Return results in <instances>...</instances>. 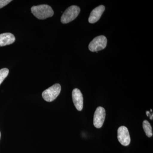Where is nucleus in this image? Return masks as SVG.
<instances>
[{"mask_svg": "<svg viewBox=\"0 0 153 153\" xmlns=\"http://www.w3.org/2000/svg\"><path fill=\"white\" fill-rule=\"evenodd\" d=\"M31 10L33 15L40 20H44L52 17L54 13L52 8L47 4L33 6Z\"/></svg>", "mask_w": 153, "mask_h": 153, "instance_id": "1", "label": "nucleus"}, {"mask_svg": "<svg viewBox=\"0 0 153 153\" xmlns=\"http://www.w3.org/2000/svg\"><path fill=\"white\" fill-rule=\"evenodd\" d=\"M78 6L73 5L68 8L63 13L61 18V22L63 24H68L74 20L80 13Z\"/></svg>", "mask_w": 153, "mask_h": 153, "instance_id": "2", "label": "nucleus"}, {"mask_svg": "<svg viewBox=\"0 0 153 153\" xmlns=\"http://www.w3.org/2000/svg\"><path fill=\"white\" fill-rule=\"evenodd\" d=\"M61 88L60 84L56 83L44 90L42 93V97L45 101L49 102L54 101L60 94Z\"/></svg>", "mask_w": 153, "mask_h": 153, "instance_id": "3", "label": "nucleus"}, {"mask_svg": "<svg viewBox=\"0 0 153 153\" xmlns=\"http://www.w3.org/2000/svg\"><path fill=\"white\" fill-rule=\"evenodd\" d=\"M107 39L105 36L95 37L88 45V49L92 52H97L104 49L106 47Z\"/></svg>", "mask_w": 153, "mask_h": 153, "instance_id": "4", "label": "nucleus"}, {"mask_svg": "<svg viewBox=\"0 0 153 153\" xmlns=\"http://www.w3.org/2000/svg\"><path fill=\"white\" fill-rule=\"evenodd\" d=\"M105 109L102 107H98L94 116L93 124L96 128H101L104 123L105 117Z\"/></svg>", "mask_w": 153, "mask_h": 153, "instance_id": "5", "label": "nucleus"}, {"mask_svg": "<svg viewBox=\"0 0 153 153\" xmlns=\"http://www.w3.org/2000/svg\"><path fill=\"white\" fill-rule=\"evenodd\" d=\"M117 138L121 144L128 146L131 142V138L128 129L124 126L120 127L117 130Z\"/></svg>", "mask_w": 153, "mask_h": 153, "instance_id": "6", "label": "nucleus"}, {"mask_svg": "<svg viewBox=\"0 0 153 153\" xmlns=\"http://www.w3.org/2000/svg\"><path fill=\"white\" fill-rule=\"evenodd\" d=\"M72 100L74 106L79 111H82L83 106V98L80 91L78 88H74L72 91Z\"/></svg>", "mask_w": 153, "mask_h": 153, "instance_id": "7", "label": "nucleus"}, {"mask_svg": "<svg viewBox=\"0 0 153 153\" xmlns=\"http://www.w3.org/2000/svg\"><path fill=\"white\" fill-rule=\"evenodd\" d=\"M105 10L104 6L100 5L97 7L91 13L88 18V22L91 24H94L100 19L102 15Z\"/></svg>", "mask_w": 153, "mask_h": 153, "instance_id": "8", "label": "nucleus"}, {"mask_svg": "<svg viewBox=\"0 0 153 153\" xmlns=\"http://www.w3.org/2000/svg\"><path fill=\"white\" fill-rule=\"evenodd\" d=\"M16 41L15 36L10 33L0 34V47L10 45Z\"/></svg>", "mask_w": 153, "mask_h": 153, "instance_id": "9", "label": "nucleus"}, {"mask_svg": "<svg viewBox=\"0 0 153 153\" xmlns=\"http://www.w3.org/2000/svg\"><path fill=\"white\" fill-rule=\"evenodd\" d=\"M143 128L147 136L151 137L153 136L152 129L150 123L147 120L144 121L143 123Z\"/></svg>", "mask_w": 153, "mask_h": 153, "instance_id": "10", "label": "nucleus"}, {"mask_svg": "<svg viewBox=\"0 0 153 153\" xmlns=\"http://www.w3.org/2000/svg\"><path fill=\"white\" fill-rule=\"evenodd\" d=\"M9 70L8 68H3L0 69V85L8 75Z\"/></svg>", "mask_w": 153, "mask_h": 153, "instance_id": "11", "label": "nucleus"}, {"mask_svg": "<svg viewBox=\"0 0 153 153\" xmlns=\"http://www.w3.org/2000/svg\"><path fill=\"white\" fill-rule=\"evenodd\" d=\"M12 1L11 0H0V9L4 7Z\"/></svg>", "mask_w": 153, "mask_h": 153, "instance_id": "12", "label": "nucleus"}, {"mask_svg": "<svg viewBox=\"0 0 153 153\" xmlns=\"http://www.w3.org/2000/svg\"><path fill=\"white\" fill-rule=\"evenodd\" d=\"M146 114L148 117H149V116H151V115H152L150 113L149 111H146Z\"/></svg>", "mask_w": 153, "mask_h": 153, "instance_id": "13", "label": "nucleus"}, {"mask_svg": "<svg viewBox=\"0 0 153 153\" xmlns=\"http://www.w3.org/2000/svg\"><path fill=\"white\" fill-rule=\"evenodd\" d=\"M153 114H152V115H151L150 116V119L151 120H153Z\"/></svg>", "mask_w": 153, "mask_h": 153, "instance_id": "14", "label": "nucleus"}, {"mask_svg": "<svg viewBox=\"0 0 153 153\" xmlns=\"http://www.w3.org/2000/svg\"><path fill=\"white\" fill-rule=\"evenodd\" d=\"M151 112H152V110L151 109Z\"/></svg>", "mask_w": 153, "mask_h": 153, "instance_id": "15", "label": "nucleus"}, {"mask_svg": "<svg viewBox=\"0 0 153 153\" xmlns=\"http://www.w3.org/2000/svg\"><path fill=\"white\" fill-rule=\"evenodd\" d=\"M1 132H0V138H1Z\"/></svg>", "mask_w": 153, "mask_h": 153, "instance_id": "16", "label": "nucleus"}]
</instances>
